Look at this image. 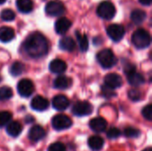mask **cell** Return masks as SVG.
Here are the masks:
<instances>
[{"instance_id":"f1b7e54d","label":"cell","mask_w":152,"mask_h":151,"mask_svg":"<svg viewBox=\"0 0 152 151\" xmlns=\"http://www.w3.org/2000/svg\"><path fill=\"white\" fill-rule=\"evenodd\" d=\"M15 18V13L11 9H4L1 12V19L5 21L13 20Z\"/></svg>"},{"instance_id":"2e32d148","label":"cell","mask_w":152,"mask_h":151,"mask_svg":"<svg viewBox=\"0 0 152 151\" xmlns=\"http://www.w3.org/2000/svg\"><path fill=\"white\" fill-rule=\"evenodd\" d=\"M89 126L95 133H102L107 128V122L102 117H95L90 121Z\"/></svg>"},{"instance_id":"4dcf8cb0","label":"cell","mask_w":152,"mask_h":151,"mask_svg":"<svg viewBox=\"0 0 152 151\" xmlns=\"http://www.w3.org/2000/svg\"><path fill=\"white\" fill-rule=\"evenodd\" d=\"M128 97L133 101H139L142 99V93L137 89H132L128 92Z\"/></svg>"},{"instance_id":"3957f363","label":"cell","mask_w":152,"mask_h":151,"mask_svg":"<svg viewBox=\"0 0 152 151\" xmlns=\"http://www.w3.org/2000/svg\"><path fill=\"white\" fill-rule=\"evenodd\" d=\"M97 61L104 69H110L117 63V58L110 49H103L97 53Z\"/></svg>"},{"instance_id":"7a4b0ae2","label":"cell","mask_w":152,"mask_h":151,"mask_svg":"<svg viewBox=\"0 0 152 151\" xmlns=\"http://www.w3.org/2000/svg\"><path fill=\"white\" fill-rule=\"evenodd\" d=\"M151 38L150 33L143 28H139L135 30L132 36V42L138 49L147 48L151 44Z\"/></svg>"},{"instance_id":"e575fe53","label":"cell","mask_w":152,"mask_h":151,"mask_svg":"<svg viewBox=\"0 0 152 151\" xmlns=\"http://www.w3.org/2000/svg\"><path fill=\"white\" fill-rule=\"evenodd\" d=\"M139 2L143 5H150L151 4V0H139Z\"/></svg>"},{"instance_id":"1f68e13d","label":"cell","mask_w":152,"mask_h":151,"mask_svg":"<svg viewBox=\"0 0 152 151\" xmlns=\"http://www.w3.org/2000/svg\"><path fill=\"white\" fill-rule=\"evenodd\" d=\"M120 134H121V132L117 127H111L107 132V136L110 139H117L120 136Z\"/></svg>"},{"instance_id":"4316f807","label":"cell","mask_w":152,"mask_h":151,"mask_svg":"<svg viewBox=\"0 0 152 151\" xmlns=\"http://www.w3.org/2000/svg\"><path fill=\"white\" fill-rule=\"evenodd\" d=\"M12 97V90L8 86L0 87V101H6Z\"/></svg>"},{"instance_id":"d4e9b609","label":"cell","mask_w":152,"mask_h":151,"mask_svg":"<svg viewBox=\"0 0 152 151\" xmlns=\"http://www.w3.org/2000/svg\"><path fill=\"white\" fill-rule=\"evenodd\" d=\"M76 36L77 38V42L79 44V48L82 52H86L88 47H89V43H88V38L85 34H82L78 31L76 32Z\"/></svg>"},{"instance_id":"8992f818","label":"cell","mask_w":152,"mask_h":151,"mask_svg":"<svg viewBox=\"0 0 152 151\" xmlns=\"http://www.w3.org/2000/svg\"><path fill=\"white\" fill-rule=\"evenodd\" d=\"M52 125L57 131L69 129L72 125V120L64 114L56 115L52 119Z\"/></svg>"},{"instance_id":"8d00e7d4","label":"cell","mask_w":152,"mask_h":151,"mask_svg":"<svg viewBox=\"0 0 152 151\" xmlns=\"http://www.w3.org/2000/svg\"><path fill=\"white\" fill-rule=\"evenodd\" d=\"M6 0H0V4H4V2H5Z\"/></svg>"},{"instance_id":"5b68a950","label":"cell","mask_w":152,"mask_h":151,"mask_svg":"<svg viewBox=\"0 0 152 151\" xmlns=\"http://www.w3.org/2000/svg\"><path fill=\"white\" fill-rule=\"evenodd\" d=\"M94 108L92 104L86 101H77L72 108V113L77 117H85L92 114Z\"/></svg>"},{"instance_id":"ba28073f","label":"cell","mask_w":152,"mask_h":151,"mask_svg":"<svg viewBox=\"0 0 152 151\" xmlns=\"http://www.w3.org/2000/svg\"><path fill=\"white\" fill-rule=\"evenodd\" d=\"M17 90H18V93H19V94L20 96H22V97H28L35 91L34 84L29 79H27V78L21 79L18 83Z\"/></svg>"},{"instance_id":"9c48e42d","label":"cell","mask_w":152,"mask_h":151,"mask_svg":"<svg viewBox=\"0 0 152 151\" xmlns=\"http://www.w3.org/2000/svg\"><path fill=\"white\" fill-rule=\"evenodd\" d=\"M125 28L120 24H111L107 28L108 36L114 41L119 42L125 36Z\"/></svg>"},{"instance_id":"8fae6325","label":"cell","mask_w":152,"mask_h":151,"mask_svg":"<svg viewBox=\"0 0 152 151\" xmlns=\"http://www.w3.org/2000/svg\"><path fill=\"white\" fill-rule=\"evenodd\" d=\"M49 106V102L48 101L42 97V96H36L32 99L31 102H30V107L37 111H44L45 109H47Z\"/></svg>"},{"instance_id":"d590c367","label":"cell","mask_w":152,"mask_h":151,"mask_svg":"<svg viewBox=\"0 0 152 151\" xmlns=\"http://www.w3.org/2000/svg\"><path fill=\"white\" fill-rule=\"evenodd\" d=\"M143 151H152V150H151V148H147V149H145V150H144Z\"/></svg>"},{"instance_id":"d6a6232c","label":"cell","mask_w":152,"mask_h":151,"mask_svg":"<svg viewBox=\"0 0 152 151\" xmlns=\"http://www.w3.org/2000/svg\"><path fill=\"white\" fill-rule=\"evenodd\" d=\"M142 114L143 116V117L145 119H147L148 121H151L152 120V106L151 105H147L146 107L143 108Z\"/></svg>"},{"instance_id":"f546056e","label":"cell","mask_w":152,"mask_h":151,"mask_svg":"<svg viewBox=\"0 0 152 151\" xmlns=\"http://www.w3.org/2000/svg\"><path fill=\"white\" fill-rule=\"evenodd\" d=\"M141 134V132L139 129L134 127H126L125 130V135L128 138H137Z\"/></svg>"},{"instance_id":"83f0119b","label":"cell","mask_w":152,"mask_h":151,"mask_svg":"<svg viewBox=\"0 0 152 151\" xmlns=\"http://www.w3.org/2000/svg\"><path fill=\"white\" fill-rule=\"evenodd\" d=\"M12 119V114L8 111H0V127L8 125Z\"/></svg>"},{"instance_id":"836d02e7","label":"cell","mask_w":152,"mask_h":151,"mask_svg":"<svg viewBox=\"0 0 152 151\" xmlns=\"http://www.w3.org/2000/svg\"><path fill=\"white\" fill-rule=\"evenodd\" d=\"M48 151H66V147L61 142H54L49 146Z\"/></svg>"},{"instance_id":"4fadbf2b","label":"cell","mask_w":152,"mask_h":151,"mask_svg":"<svg viewBox=\"0 0 152 151\" xmlns=\"http://www.w3.org/2000/svg\"><path fill=\"white\" fill-rule=\"evenodd\" d=\"M52 104L56 110H64L69 106V101L65 95L60 94L53 99Z\"/></svg>"},{"instance_id":"52a82bcc","label":"cell","mask_w":152,"mask_h":151,"mask_svg":"<svg viewBox=\"0 0 152 151\" xmlns=\"http://www.w3.org/2000/svg\"><path fill=\"white\" fill-rule=\"evenodd\" d=\"M45 12L49 16H60L64 13L65 6L61 1L52 0L45 5Z\"/></svg>"},{"instance_id":"44dd1931","label":"cell","mask_w":152,"mask_h":151,"mask_svg":"<svg viewBox=\"0 0 152 151\" xmlns=\"http://www.w3.org/2000/svg\"><path fill=\"white\" fill-rule=\"evenodd\" d=\"M103 145H104V141L101 136L94 135V136H91L88 140V146L92 150H101L102 149Z\"/></svg>"},{"instance_id":"7402d4cb","label":"cell","mask_w":152,"mask_h":151,"mask_svg":"<svg viewBox=\"0 0 152 151\" xmlns=\"http://www.w3.org/2000/svg\"><path fill=\"white\" fill-rule=\"evenodd\" d=\"M21 131H22V125L18 121H12V122H10L7 125L6 132L10 136L17 137L18 135H20Z\"/></svg>"},{"instance_id":"9a60e30c","label":"cell","mask_w":152,"mask_h":151,"mask_svg":"<svg viewBox=\"0 0 152 151\" xmlns=\"http://www.w3.org/2000/svg\"><path fill=\"white\" fill-rule=\"evenodd\" d=\"M126 77H127L128 83L133 86H140L145 82L144 77L141 73L137 72L136 69L126 74Z\"/></svg>"},{"instance_id":"5bb4252c","label":"cell","mask_w":152,"mask_h":151,"mask_svg":"<svg viewBox=\"0 0 152 151\" xmlns=\"http://www.w3.org/2000/svg\"><path fill=\"white\" fill-rule=\"evenodd\" d=\"M45 135V132L44 128L40 125H34L30 128L28 132V138L30 141L37 142L42 140Z\"/></svg>"},{"instance_id":"cb8c5ba5","label":"cell","mask_w":152,"mask_h":151,"mask_svg":"<svg viewBox=\"0 0 152 151\" xmlns=\"http://www.w3.org/2000/svg\"><path fill=\"white\" fill-rule=\"evenodd\" d=\"M130 17H131L132 21L134 24H141V23H142L145 20V19L147 17V14H146V12L143 10L135 9V10H134L132 12Z\"/></svg>"},{"instance_id":"74e56055","label":"cell","mask_w":152,"mask_h":151,"mask_svg":"<svg viewBox=\"0 0 152 151\" xmlns=\"http://www.w3.org/2000/svg\"><path fill=\"white\" fill-rule=\"evenodd\" d=\"M1 79H2V78H1V77H0V82H1Z\"/></svg>"},{"instance_id":"277c9868","label":"cell","mask_w":152,"mask_h":151,"mask_svg":"<svg viewBox=\"0 0 152 151\" xmlns=\"http://www.w3.org/2000/svg\"><path fill=\"white\" fill-rule=\"evenodd\" d=\"M97 14L104 20H111L116 14V8L112 3L103 1L97 7Z\"/></svg>"},{"instance_id":"e0dca14e","label":"cell","mask_w":152,"mask_h":151,"mask_svg":"<svg viewBox=\"0 0 152 151\" xmlns=\"http://www.w3.org/2000/svg\"><path fill=\"white\" fill-rule=\"evenodd\" d=\"M72 79L69 77L66 76H59L58 77L55 78L53 82V85L56 89L60 90H65L69 88L72 85Z\"/></svg>"},{"instance_id":"6da1fadb","label":"cell","mask_w":152,"mask_h":151,"mask_svg":"<svg viewBox=\"0 0 152 151\" xmlns=\"http://www.w3.org/2000/svg\"><path fill=\"white\" fill-rule=\"evenodd\" d=\"M24 51L31 58H41L48 52V42L39 32L30 34L23 43Z\"/></svg>"},{"instance_id":"ffe728a7","label":"cell","mask_w":152,"mask_h":151,"mask_svg":"<svg viewBox=\"0 0 152 151\" xmlns=\"http://www.w3.org/2000/svg\"><path fill=\"white\" fill-rule=\"evenodd\" d=\"M59 47L63 50V51H67V52H72L75 47H76V44L75 41L72 37L70 36H64L62 37L60 42H59Z\"/></svg>"},{"instance_id":"d6986e66","label":"cell","mask_w":152,"mask_h":151,"mask_svg":"<svg viewBox=\"0 0 152 151\" xmlns=\"http://www.w3.org/2000/svg\"><path fill=\"white\" fill-rule=\"evenodd\" d=\"M14 36H15V32L13 28L10 27H6V26L0 28V41L1 42L3 43L10 42L11 40L14 38Z\"/></svg>"},{"instance_id":"7c38bea8","label":"cell","mask_w":152,"mask_h":151,"mask_svg":"<svg viewBox=\"0 0 152 151\" xmlns=\"http://www.w3.org/2000/svg\"><path fill=\"white\" fill-rule=\"evenodd\" d=\"M71 25L72 23L68 18H60L55 22V31L59 35H63L70 28Z\"/></svg>"},{"instance_id":"ac0fdd59","label":"cell","mask_w":152,"mask_h":151,"mask_svg":"<svg viewBox=\"0 0 152 151\" xmlns=\"http://www.w3.org/2000/svg\"><path fill=\"white\" fill-rule=\"evenodd\" d=\"M49 69L53 73L61 74V73H63L67 69V64L64 61L61 59H55L50 62Z\"/></svg>"},{"instance_id":"30bf717a","label":"cell","mask_w":152,"mask_h":151,"mask_svg":"<svg viewBox=\"0 0 152 151\" xmlns=\"http://www.w3.org/2000/svg\"><path fill=\"white\" fill-rule=\"evenodd\" d=\"M104 83H105V86H107L108 88L116 89V88H119L122 85L123 80L118 74L110 73L106 75L104 78Z\"/></svg>"},{"instance_id":"484cf974","label":"cell","mask_w":152,"mask_h":151,"mask_svg":"<svg viewBox=\"0 0 152 151\" xmlns=\"http://www.w3.org/2000/svg\"><path fill=\"white\" fill-rule=\"evenodd\" d=\"M25 69V66L22 62L20 61H15L12 63V65L10 68V73L13 77H17L22 74V72Z\"/></svg>"},{"instance_id":"603a6c76","label":"cell","mask_w":152,"mask_h":151,"mask_svg":"<svg viewBox=\"0 0 152 151\" xmlns=\"http://www.w3.org/2000/svg\"><path fill=\"white\" fill-rule=\"evenodd\" d=\"M16 6L20 12L28 13L33 10L32 0H16Z\"/></svg>"}]
</instances>
